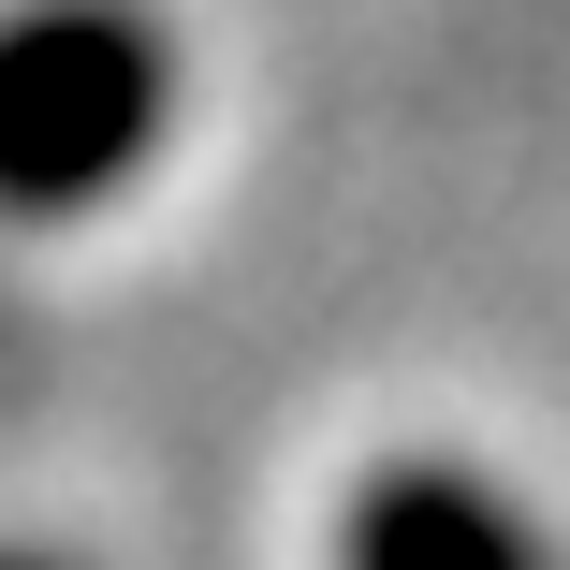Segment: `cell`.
<instances>
[{
	"instance_id": "6da1fadb",
	"label": "cell",
	"mask_w": 570,
	"mask_h": 570,
	"mask_svg": "<svg viewBox=\"0 0 570 570\" xmlns=\"http://www.w3.org/2000/svg\"><path fill=\"white\" fill-rule=\"evenodd\" d=\"M147 102H161V73H147V45L118 16L16 30V45H0V190H16V205L102 190V176L147 147Z\"/></svg>"
},
{
	"instance_id": "7a4b0ae2",
	"label": "cell",
	"mask_w": 570,
	"mask_h": 570,
	"mask_svg": "<svg viewBox=\"0 0 570 570\" xmlns=\"http://www.w3.org/2000/svg\"><path fill=\"white\" fill-rule=\"evenodd\" d=\"M352 570H541L527 527L469 483H381L366 527H352Z\"/></svg>"
}]
</instances>
